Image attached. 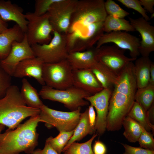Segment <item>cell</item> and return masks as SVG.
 <instances>
[{"label": "cell", "instance_id": "1", "mask_svg": "<svg viewBox=\"0 0 154 154\" xmlns=\"http://www.w3.org/2000/svg\"><path fill=\"white\" fill-rule=\"evenodd\" d=\"M109 103L106 129L109 131L121 129L124 118L127 116L134 102L137 89L134 64L129 63L118 75Z\"/></svg>", "mask_w": 154, "mask_h": 154}, {"label": "cell", "instance_id": "2", "mask_svg": "<svg viewBox=\"0 0 154 154\" xmlns=\"http://www.w3.org/2000/svg\"><path fill=\"white\" fill-rule=\"evenodd\" d=\"M42 121L39 114L30 117L14 129L0 134V154H31L38 144L37 128Z\"/></svg>", "mask_w": 154, "mask_h": 154}, {"label": "cell", "instance_id": "3", "mask_svg": "<svg viewBox=\"0 0 154 154\" xmlns=\"http://www.w3.org/2000/svg\"><path fill=\"white\" fill-rule=\"evenodd\" d=\"M40 109L27 106L17 86L11 85L0 99V124L14 129L26 118L39 114Z\"/></svg>", "mask_w": 154, "mask_h": 154}, {"label": "cell", "instance_id": "4", "mask_svg": "<svg viewBox=\"0 0 154 154\" xmlns=\"http://www.w3.org/2000/svg\"><path fill=\"white\" fill-rule=\"evenodd\" d=\"M104 2L103 0H77L67 33L93 23L104 21L108 15Z\"/></svg>", "mask_w": 154, "mask_h": 154}, {"label": "cell", "instance_id": "5", "mask_svg": "<svg viewBox=\"0 0 154 154\" xmlns=\"http://www.w3.org/2000/svg\"><path fill=\"white\" fill-rule=\"evenodd\" d=\"M104 21L95 23L66 35L68 53L83 51L93 47L104 33Z\"/></svg>", "mask_w": 154, "mask_h": 154}, {"label": "cell", "instance_id": "6", "mask_svg": "<svg viewBox=\"0 0 154 154\" xmlns=\"http://www.w3.org/2000/svg\"><path fill=\"white\" fill-rule=\"evenodd\" d=\"M39 95L44 100L63 104L71 111L88 105L89 102L85 98L91 95L86 92L73 86L63 90L54 89L45 85L42 86Z\"/></svg>", "mask_w": 154, "mask_h": 154}, {"label": "cell", "instance_id": "7", "mask_svg": "<svg viewBox=\"0 0 154 154\" xmlns=\"http://www.w3.org/2000/svg\"><path fill=\"white\" fill-rule=\"evenodd\" d=\"M39 116L49 129L55 127L59 132L75 129L80 119L81 108L69 112L55 110L44 104L40 108Z\"/></svg>", "mask_w": 154, "mask_h": 154}, {"label": "cell", "instance_id": "8", "mask_svg": "<svg viewBox=\"0 0 154 154\" xmlns=\"http://www.w3.org/2000/svg\"><path fill=\"white\" fill-rule=\"evenodd\" d=\"M52 34L53 37L48 43L31 46L35 57L41 59L44 63H55L66 59L68 54L66 35L55 31Z\"/></svg>", "mask_w": 154, "mask_h": 154}, {"label": "cell", "instance_id": "9", "mask_svg": "<svg viewBox=\"0 0 154 154\" xmlns=\"http://www.w3.org/2000/svg\"><path fill=\"white\" fill-rule=\"evenodd\" d=\"M72 71L67 59L55 63H44L42 77L45 85L58 90H65L73 86Z\"/></svg>", "mask_w": 154, "mask_h": 154}, {"label": "cell", "instance_id": "10", "mask_svg": "<svg viewBox=\"0 0 154 154\" xmlns=\"http://www.w3.org/2000/svg\"><path fill=\"white\" fill-rule=\"evenodd\" d=\"M25 16L28 22L25 34L30 45L48 43L52 38L51 34L54 30L47 13L38 16L33 13L28 12Z\"/></svg>", "mask_w": 154, "mask_h": 154}, {"label": "cell", "instance_id": "11", "mask_svg": "<svg viewBox=\"0 0 154 154\" xmlns=\"http://www.w3.org/2000/svg\"><path fill=\"white\" fill-rule=\"evenodd\" d=\"M77 0H58L51 6L47 13L54 31L66 35Z\"/></svg>", "mask_w": 154, "mask_h": 154}, {"label": "cell", "instance_id": "12", "mask_svg": "<svg viewBox=\"0 0 154 154\" xmlns=\"http://www.w3.org/2000/svg\"><path fill=\"white\" fill-rule=\"evenodd\" d=\"M97 49V61L117 75L129 63L136 59L126 56L124 54L125 50L114 44L111 46L103 45Z\"/></svg>", "mask_w": 154, "mask_h": 154}, {"label": "cell", "instance_id": "13", "mask_svg": "<svg viewBox=\"0 0 154 154\" xmlns=\"http://www.w3.org/2000/svg\"><path fill=\"white\" fill-rule=\"evenodd\" d=\"M140 42L139 38L126 32L113 31L104 33L97 42L96 48H98L105 44L113 43L120 48L128 50L131 57L136 59L140 54Z\"/></svg>", "mask_w": 154, "mask_h": 154}, {"label": "cell", "instance_id": "14", "mask_svg": "<svg viewBox=\"0 0 154 154\" xmlns=\"http://www.w3.org/2000/svg\"><path fill=\"white\" fill-rule=\"evenodd\" d=\"M112 91L111 89L103 88L98 92L85 98L96 110L97 115L94 128L98 135H103L106 130L107 118Z\"/></svg>", "mask_w": 154, "mask_h": 154}, {"label": "cell", "instance_id": "15", "mask_svg": "<svg viewBox=\"0 0 154 154\" xmlns=\"http://www.w3.org/2000/svg\"><path fill=\"white\" fill-rule=\"evenodd\" d=\"M35 57L25 34L21 42L15 41L12 44L10 52L4 59L0 61V66L12 76L15 69L22 61Z\"/></svg>", "mask_w": 154, "mask_h": 154}, {"label": "cell", "instance_id": "16", "mask_svg": "<svg viewBox=\"0 0 154 154\" xmlns=\"http://www.w3.org/2000/svg\"><path fill=\"white\" fill-rule=\"evenodd\" d=\"M130 23L140 34L139 51L143 57H149L150 53L154 51V27L142 17L137 19L129 17Z\"/></svg>", "mask_w": 154, "mask_h": 154}, {"label": "cell", "instance_id": "17", "mask_svg": "<svg viewBox=\"0 0 154 154\" xmlns=\"http://www.w3.org/2000/svg\"><path fill=\"white\" fill-rule=\"evenodd\" d=\"M44 63L41 59L37 57L24 60L17 66L13 76L18 78H33L42 86L45 85L42 77Z\"/></svg>", "mask_w": 154, "mask_h": 154}, {"label": "cell", "instance_id": "18", "mask_svg": "<svg viewBox=\"0 0 154 154\" xmlns=\"http://www.w3.org/2000/svg\"><path fill=\"white\" fill-rule=\"evenodd\" d=\"M73 86L93 95L103 89L90 69L72 70Z\"/></svg>", "mask_w": 154, "mask_h": 154}, {"label": "cell", "instance_id": "19", "mask_svg": "<svg viewBox=\"0 0 154 154\" xmlns=\"http://www.w3.org/2000/svg\"><path fill=\"white\" fill-rule=\"evenodd\" d=\"M23 12L21 7L10 1L0 0V16L2 19L6 22H15L25 33L28 22Z\"/></svg>", "mask_w": 154, "mask_h": 154}, {"label": "cell", "instance_id": "20", "mask_svg": "<svg viewBox=\"0 0 154 154\" xmlns=\"http://www.w3.org/2000/svg\"><path fill=\"white\" fill-rule=\"evenodd\" d=\"M25 35V33L17 24L0 34V61L8 55L13 42L22 41Z\"/></svg>", "mask_w": 154, "mask_h": 154}, {"label": "cell", "instance_id": "21", "mask_svg": "<svg viewBox=\"0 0 154 154\" xmlns=\"http://www.w3.org/2000/svg\"><path fill=\"white\" fill-rule=\"evenodd\" d=\"M97 49L92 48L87 50L68 53L67 60L72 70L90 69L97 61Z\"/></svg>", "mask_w": 154, "mask_h": 154}, {"label": "cell", "instance_id": "22", "mask_svg": "<svg viewBox=\"0 0 154 154\" xmlns=\"http://www.w3.org/2000/svg\"><path fill=\"white\" fill-rule=\"evenodd\" d=\"M103 88L114 87L118 79V75L101 63L96 61L90 68Z\"/></svg>", "mask_w": 154, "mask_h": 154}, {"label": "cell", "instance_id": "23", "mask_svg": "<svg viewBox=\"0 0 154 154\" xmlns=\"http://www.w3.org/2000/svg\"><path fill=\"white\" fill-rule=\"evenodd\" d=\"M135 61V74L138 89L144 87L149 84L150 68L152 62L149 57L142 56Z\"/></svg>", "mask_w": 154, "mask_h": 154}, {"label": "cell", "instance_id": "24", "mask_svg": "<svg viewBox=\"0 0 154 154\" xmlns=\"http://www.w3.org/2000/svg\"><path fill=\"white\" fill-rule=\"evenodd\" d=\"M95 131L90 125L87 108L84 112L81 113L79 121L74 130L73 134L65 146L62 152L72 143L76 141H80L88 134H92Z\"/></svg>", "mask_w": 154, "mask_h": 154}, {"label": "cell", "instance_id": "25", "mask_svg": "<svg viewBox=\"0 0 154 154\" xmlns=\"http://www.w3.org/2000/svg\"><path fill=\"white\" fill-rule=\"evenodd\" d=\"M20 92L22 98L27 106L40 109L44 104L37 90L25 78H23L22 80Z\"/></svg>", "mask_w": 154, "mask_h": 154}, {"label": "cell", "instance_id": "26", "mask_svg": "<svg viewBox=\"0 0 154 154\" xmlns=\"http://www.w3.org/2000/svg\"><path fill=\"white\" fill-rule=\"evenodd\" d=\"M127 116L139 123L146 131H154V125L150 122L147 113L138 103L134 102Z\"/></svg>", "mask_w": 154, "mask_h": 154}, {"label": "cell", "instance_id": "27", "mask_svg": "<svg viewBox=\"0 0 154 154\" xmlns=\"http://www.w3.org/2000/svg\"><path fill=\"white\" fill-rule=\"evenodd\" d=\"M104 32L108 33L113 31H134V29L129 21L124 18L108 15L104 21Z\"/></svg>", "mask_w": 154, "mask_h": 154}, {"label": "cell", "instance_id": "28", "mask_svg": "<svg viewBox=\"0 0 154 154\" xmlns=\"http://www.w3.org/2000/svg\"><path fill=\"white\" fill-rule=\"evenodd\" d=\"M125 130L123 135L130 142L137 141L143 128L137 122L130 117L127 116L122 124Z\"/></svg>", "mask_w": 154, "mask_h": 154}, {"label": "cell", "instance_id": "29", "mask_svg": "<svg viewBox=\"0 0 154 154\" xmlns=\"http://www.w3.org/2000/svg\"><path fill=\"white\" fill-rule=\"evenodd\" d=\"M135 101L147 111L154 103V85L149 84L144 87L138 88Z\"/></svg>", "mask_w": 154, "mask_h": 154}, {"label": "cell", "instance_id": "30", "mask_svg": "<svg viewBox=\"0 0 154 154\" xmlns=\"http://www.w3.org/2000/svg\"><path fill=\"white\" fill-rule=\"evenodd\" d=\"M74 130L70 131H63L53 138L50 136L46 141L59 154H61L65 146L72 136Z\"/></svg>", "mask_w": 154, "mask_h": 154}, {"label": "cell", "instance_id": "31", "mask_svg": "<svg viewBox=\"0 0 154 154\" xmlns=\"http://www.w3.org/2000/svg\"><path fill=\"white\" fill-rule=\"evenodd\" d=\"M98 135L97 133H94L90 139L84 143L73 142L62 152L63 154H94L92 144L94 139Z\"/></svg>", "mask_w": 154, "mask_h": 154}, {"label": "cell", "instance_id": "32", "mask_svg": "<svg viewBox=\"0 0 154 154\" xmlns=\"http://www.w3.org/2000/svg\"><path fill=\"white\" fill-rule=\"evenodd\" d=\"M104 7L108 15L117 18H124L129 14V12L122 9L112 0H107L105 1Z\"/></svg>", "mask_w": 154, "mask_h": 154}, {"label": "cell", "instance_id": "33", "mask_svg": "<svg viewBox=\"0 0 154 154\" xmlns=\"http://www.w3.org/2000/svg\"><path fill=\"white\" fill-rule=\"evenodd\" d=\"M11 77L0 66V99L5 96L11 85Z\"/></svg>", "mask_w": 154, "mask_h": 154}, {"label": "cell", "instance_id": "34", "mask_svg": "<svg viewBox=\"0 0 154 154\" xmlns=\"http://www.w3.org/2000/svg\"><path fill=\"white\" fill-rule=\"evenodd\" d=\"M137 141L141 147L151 150H154V139L153 135L151 132L146 131L144 128Z\"/></svg>", "mask_w": 154, "mask_h": 154}, {"label": "cell", "instance_id": "35", "mask_svg": "<svg viewBox=\"0 0 154 154\" xmlns=\"http://www.w3.org/2000/svg\"><path fill=\"white\" fill-rule=\"evenodd\" d=\"M117 1L125 7L137 11L146 21H148L150 20L149 17L146 13V11L141 5L139 0H117Z\"/></svg>", "mask_w": 154, "mask_h": 154}, {"label": "cell", "instance_id": "36", "mask_svg": "<svg viewBox=\"0 0 154 154\" xmlns=\"http://www.w3.org/2000/svg\"><path fill=\"white\" fill-rule=\"evenodd\" d=\"M58 0H36L33 13L38 16L47 13L51 6Z\"/></svg>", "mask_w": 154, "mask_h": 154}, {"label": "cell", "instance_id": "37", "mask_svg": "<svg viewBox=\"0 0 154 154\" xmlns=\"http://www.w3.org/2000/svg\"><path fill=\"white\" fill-rule=\"evenodd\" d=\"M125 149L123 154H154V150H151L141 147H135L126 144L121 143Z\"/></svg>", "mask_w": 154, "mask_h": 154}, {"label": "cell", "instance_id": "38", "mask_svg": "<svg viewBox=\"0 0 154 154\" xmlns=\"http://www.w3.org/2000/svg\"><path fill=\"white\" fill-rule=\"evenodd\" d=\"M31 154H59L50 144L46 141L44 148L42 149H35Z\"/></svg>", "mask_w": 154, "mask_h": 154}, {"label": "cell", "instance_id": "39", "mask_svg": "<svg viewBox=\"0 0 154 154\" xmlns=\"http://www.w3.org/2000/svg\"><path fill=\"white\" fill-rule=\"evenodd\" d=\"M92 150L94 154H106L107 152L105 145L98 140L95 141Z\"/></svg>", "mask_w": 154, "mask_h": 154}, {"label": "cell", "instance_id": "40", "mask_svg": "<svg viewBox=\"0 0 154 154\" xmlns=\"http://www.w3.org/2000/svg\"><path fill=\"white\" fill-rule=\"evenodd\" d=\"M140 3L143 8L146 11L151 14L154 13L153 6L154 0H140Z\"/></svg>", "mask_w": 154, "mask_h": 154}, {"label": "cell", "instance_id": "41", "mask_svg": "<svg viewBox=\"0 0 154 154\" xmlns=\"http://www.w3.org/2000/svg\"><path fill=\"white\" fill-rule=\"evenodd\" d=\"M88 114L90 125L91 127L95 130L94 127L96 122V116L94 107L91 105L89 106L88 108Z\"/></svg>", "mask_w": 154, "mask_h": 154}, {"label": "cell", "instance_id": "42", "mask_svg": "<svg viewBox=\"0 0 154 154\" xmlns=\"http://www.w3.org/2000/svg\"><path fill=\"white\" fill-rule=\"evenodd\" d=\"M148 116L151 123L153 125L154 123V103L147 111Z\"/></svg>", "mask_w": 154, "mask_h": 154}, {"label": "cell", "instance_id": "43", "mask_svg": "<svg viewBox=\"0 0 154 154\" xmlns=\"http://www.w3.org/2000/svg\"><path fill=\"white\" fill-rule=\"evenodd\" d=\"M8 28V23L4 21L0 16V34L5 31Z\"/></svg>", "mask_w": 154, "mask_h": 154}, {"label": "cell", "instance_id": "44", "mask_svg": "<svg viewBox=\"0 0 154 154\" xmlns=\"http://www.w3.org/2000/svg\"><path fill=\"white\" fill-rule=\"evenodd\" d=\"M154 85V64L152 62L150 68L149 83Z\"/></svg>", "mask_w": 154, "mask_h": 154}, {"label": "cell", "instance_id": "45", "mask_svg": "<svg viewBox=\"0 0 154 154\" xmlns=\"http://www.w3.org/2000/svg\"><path fill=\"white\" fill-rule=\"evenodd\" d=\"M5 126L2 124H0V134L1 133V131L3 130Z\"/></svg>", "mask_w": 154, "mask_h": 154}, {"label": "cell", "instance_id": "46", "mask_svg": "<svg viewBox=\"0 0 154 154\" xmlns=\"http://www.w3.org/2000/svg\"><path fill=\"white\" fill-rule=\"evenodd\" d=\"M154 17V13L151 14V17L150 18V19H152Z\"/></svg>", "mask_w": 154, "mask_h": 154}]
</instances>
